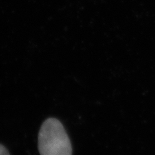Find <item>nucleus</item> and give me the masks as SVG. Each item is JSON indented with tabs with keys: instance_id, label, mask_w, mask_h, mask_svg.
Segmentation results:
<instances>
[{
	"instance_id": "obj_1",
	"label": "nucleus",
	"mask_w": 155,
	"mask_h": 155,
	"mask_svg": "<svg viewBox=\"0 0 155 155\" xmlns=\"http://www.w3.org/2000/svg\"><path fill=\"white\" fill-rule=\"evenodd\" d=\"M38 149L40 155H72L70 139L60 120L49 118L43 123L38 134Z\"/></svg>"
},
{
	"instance_id": "obj_2",
	"label": "nucleus",
	"mask_w": 155,
	"mask_h": 155,
	"mask_svg": "<svg viewBox=\"0 0 155 155\" xmlns=\"http://www.w3.org/2000/svg\"><path fill=\"white\" fill-rule=\"evenodd\" d=\"M0 155H10L7 148L2 144H0Z\"/></svg>"
}]
</instances>
